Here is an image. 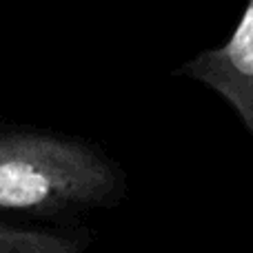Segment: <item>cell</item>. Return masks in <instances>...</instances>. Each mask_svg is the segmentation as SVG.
<instances>
[{"instance_id":"3","label":"cell","mask_w":253,"mask_h":253,"mask_svg":"<svg viewBox=\"0 0 253 253\" xmlns=\"http://www.w3.org/2000/svg\"><path fill=\"white\" fill-rule=\"evenodd\" d=\"M91 240L87 227H20L0 220V253H84Z\"/></svg>"},{"instance_id":"1","label":"cell","mask_w":253,"mask_h":253,"mask_svg":"<svg viewBox=\"0 0 253 253\" xmlns=\"http://www.w3.org/2000/svg\"><path fill=\"white\" fill-rule=\"evenodd\" d=\"M126 193L123 162L96 140L38 126H0V213L78 229L87 215L116 209Z\"/></svg>"},{"instance_id":"2","label":"cell","mask_w":253,"mask_h":253,"mask_svg":"<svg viewBox=\"0 0 253 253\" xmlns=\"http://www.w3.org/2000/svg\"><path fill=\"white\" fill-rule=\"evenodd\" d=\"M173 78H187L220 96L253 144V0H247L231 36L215 47L202 49L171 71Z\"/></svg>"}]
</instances>
